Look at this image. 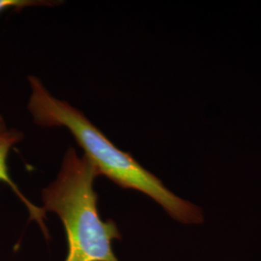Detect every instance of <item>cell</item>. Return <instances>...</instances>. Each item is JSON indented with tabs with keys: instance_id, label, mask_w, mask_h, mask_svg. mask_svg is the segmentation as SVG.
Listing matches in <instances>:
<instances>
[{
	"instance_id": "1",
	"label": "cell",
	"mask_w": 261,
	"mask_h": 261,
	"mask_svg": "<svg viewBox=\"0 0 261 261\" xmlns=\"http://www.w3.org/2000/svg\"><path fill=\"white\" fill-rule=\"evenodd\" d=\"M31 94L28 110L33 122L43 128L63 127L74 137L92 162L99 175L106 176L123 189L138 191L153 199L175 222L184 225H199L204 222L202 209L182 198L134 158L117 148L84 112L59 100L35 75L28 76Z\"/></svg>"
},
{
	"instance_id": "4",
	"label": "cell",
	"mask_w": 261,
	"mask_h": 261,
	"mask_svg": "<svg viewBox=\"0 0 261 261\" xmlns=\"http://www.w3.org/2000/svg\"><path fill=\"white\" fill-rule=\"evenodd\" d=\"M62 3L61 1H53V0H0V14L6 11H15L19 12L28 7L35 6H56Z\"/></svg>"
},
{
	"instance_id": "2",
	"label": "cell",
	"mask_w": 261,
	"mask_h": 261,
	"mask_svg": "<svg viewBox=\"0 0 261 261\" xmlns=\"http://www.w3.org/2000/svg\"><path fill=\"white\" fill-rule=\"evenodd\" d=\"M98 176L91 161L69 148L56 179L42 190V208L55 213L65 229L64 261H121L113 250V242L121 239L119 227L99 212L94 189Z\"/></svg>"
},
{
	"instance_id": "3",
	"label": "cell",
	"mask_w": 261,
	"mask_h": 261,
	"mask_svg": "<svg viewBox=\"0 0 261 261\" xmlns=\"http://www.w3.org/2000/svg\"><path fill=\"white\" fill-rule=\"evenodd\" d=\"M24 140V134L22 132L9 128L0 115V183L6 184L11 188L15 195L19 197V200L25 206L29 214V220L35 222L39 225L40 229L44 234L46 239H49V232L46 224V212L40 206L33 204L27 196L22 194L18 185L13 181L8 168V156L10 150L20 141Z\"/></svg>"
}]
</instances>
